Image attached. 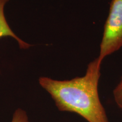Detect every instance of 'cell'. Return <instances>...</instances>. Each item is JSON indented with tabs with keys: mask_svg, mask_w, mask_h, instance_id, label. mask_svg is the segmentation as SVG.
<instances>
[{
	"mask_svg": "<svg viewBox=\"0 0 122 122\" xmlns=\"http://www.w3.org/2000/svg\"><path fill=\"white\" fill-rule=\"evenodd\" d=\"M122 48V0H111L103 28L98 59L105 58Z\"/></svg>",
	"mask_w": 122,
	"mask_h": 122,
	"instance_id": "2",
	"label": "cell"
},
{
	"mask_svg": "<svg viewBox=\"0 0 122 122\" xmlns=\"http://www.w3.org/2000/svg\"><path fill=\"white\" fill-rule=\"evenodd\" d=\"M11 122H30L26 111L18 108L14 112Z\"/></svg>",
	"mask_w": 122,
	"mask_h": 122,
	"instance_id": "4",
	"label": "cell"
},
{
	"mask_svg": "<svg viewBox=\"0 0 122 122\" xmlns=\"http://www.w3.org/2000/svg\"><path fill=\"white\" fill-rule=\"evenodd\" d=\"M113 97L116 104L122 110V76L113 91Z\"/></svg>",
	"mask_w": 122,
	"mask_h": 122,
	"instance_id": "5",
	"label": "cell"
},
{
	"mask_svg": "<svg viewBox=\"0 0 122 122\" xmlns=\"http://www.w3.org/2000/svg\"><path fill=\"white\" fill-rule=\"evenodd\" d=\"M101 63L97 57L88 64L83 76L65 80L43 76L39 84L58 110L78 114L88 122H110L98 93Z\"/></svg>",
	"mask_w": 122,
	"mask_h": 122,
	"instance_id": "1",
	"label": "cell"
},
{
	"mask_svg": "<svg viewBox=\"0 0 122 122\" xmlns=\"http://www.w3.org/2000/svg\"><path fill=\"white\" fill-rule=\"evenodd\" d=\"M9 0H0V38L10 36L18 42L20 48L28 49L30 46V45L23 41L13 32L6 19L4 9L6 4L9 2Z\"/></svg>",
	"mask_w": 122,
	"mask_h": 122,
	"instance_id": "3",
	"label": "cell"
}]
</instances>
